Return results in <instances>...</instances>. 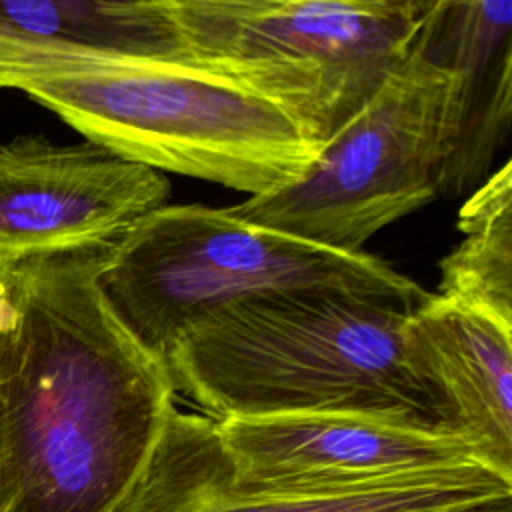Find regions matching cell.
Instances as JSON below:
<instances>
[{
	"label": "cell",
	"mask_w": 512,
	"mask_h": 512,
	"mask_svg": "<svg viewBox=\"0 0 512 512\" xmlns=\"http://www.w3.org/2000/svg\"><path fill=\"white\" fill-rule=\"evenodd\" d=\"M214 422L230 476L246 486H330L478 462L470 446L452 434L362 414L232 416Z\"/></svg>",
	"instance_id": "obj_9"
},
{
	"label": "cell",
	"mask_w": 512,
	"mask_h": 512,
	"mask_svg": "<svg viewBox=\"0 0 512 512\" xmlns=\"http://www.w3.org/2000/svg\"><path fill=\"white\" fill-rule=\"evenodd\" d=\"M512 0H450L424 26L426 52L466 78V116L440 194L484 178L510 132Z\"/></svg>",
	"instance_id": "obj_11"
},
{
	"label": "cell",
	"mask_w": 512,
	"mask_h": 512,
	"mask_svg": "<svg viewBox=\"0 0 512 512\" xmlns=\"http://www.w3.org/2000/svg\"><path fill=\"white\" fill-rule=\"evenodd\" d=\"M12 260H4V258H0V278H2V272H4V268L10 264Z\"/></svg>",
	"instance_id": "obj_16"
},
{
	"label": "cell",
	"mask_w": 512,
	"mask_h": 512,
	"mask_svg": "<svg viewBox=\"0 0 512 512\" xmlns=\"http://www.w3.org/2000/svg\"><path fill=\"white\" fill-rule=\"evenodd\" d=\"M0 36L196 64L172 24L140 0H0Z\"/></svg>",
	"instance_id": "obj_12"
},
{
	"label": "cell",
	"mask_w": 512,
	"mask_h": 512,
	"mask_svg": "<svg viewBox=\"0 0 512 512\" xmlns=\"http://www.w3.org/2000/svg\"><path fill=\"white\" fill-rule=\"evenodd\" d=\"M446 512H512V494H504L480 504H472L466 508H456V510H446Z\"/></svg>",
	"instance_id": "obj_15"
},
{
	"label": "cell",
	"mask_w": 512,
	"mask_h": 512,
	"mask_svg": "<svg viewBox=\"0 0 512 512\" xmlns=\"http://www.w3.org/2000/svg\"><path fill=\"white\" fill-rule=\"evenodd\" d=\"M462 240L440 260L438 296L512 326V168L506 160L458 212Z\"/></svg>",
	"instance_id": "obj_13"
},
{
	"label": "cell",
	"mask_w": 512,
	"mask_h": 512,
	"mask_svg": "<svg viewBox=\"0 0 512 512\" xmlns=\"http://www.w3.org/2000/svg\"><path fill=\"white\" fill-rule=\"evenodd\" d=\"M0 88L130 160L250 196L292 184L320 150L280 104L200 64L0 36Z\"/></svg>",
	"instance_id": "obj_3"
},
{
	"label": "cell",
	"mask_w": 512,
	"mask_h": 512,
	"mask_svg": "<svg viewBox=\"0 0 512 512\" xmlns=\"http://www.w3.org/2000/svg\"><path fill=\"white\" fill-rule=\"evenodd\" d=\"M338 2L364 6V8L386 10V12H398V14L428 20L438 10H442L450 0H338Z\"/></svg>",
	"instance_id": "obj_14"
},
{
	"label": "cell",
	"mask_w": 512,
	"mask_h": 512,
	"mask_svg": "<svg viewBox=\"0 0 512 512\" xmlns=\"http://www.w3.org/2000/svg\"><path fill=\"white\" fill-rule=\"evenodd\" d=\"M402 360L434 396L444 430L512 480V326L430 294L408 312Z\"/></svg>",
	"instance_id": "obj_10"
},
{
	"label": "cell",
	"mask_w": 512,
	"mask_h": 512,
	"mask_svg": "<svg viewBox=\"0 0 512 512\" xmlns=\"http://www.w3.org/2000/svg\"><path fill=\"white\" fill-rule=\"evenodd\" d=\"M504 494L512 480L478 462L330 486L238 484L216 422L174 406L114 512H446Z\"/></svg>",
	"instance_id": "obj_7"
},
{
	"label": "cell",
	"mask_w": 512,
	"mask_h": 512,
	"mask_svg": "<svg viewBox=\"0 0 512 512\" xmlns=\"http://www.w3.org/2000/svg\"><path fill=\"white\" fill-rule=\"evenodd\" d=\"M98 282L122 324L160 356L218 308L266 290L342 286L414 308L430 296L374 254L326 248L202 204H164L140 218L108 248Z\"/></svg>",
	"instance_id": "obj_4"
},
{
	"label": "cell",
	"mask_w": 512,
	"mask_h": 512,
	"mask_svg": "<svg viewBox=\"0 0 512 512\" xmlns=\"http://www.w3.org/2000/svg\"><path fill=\"white\" fill-rule=\"evenodd\" d=\"M164 172L96 142L0 144V258L112 246L166 204Z\"/></svg>",
	"instance_id": "obj_8"
},
{
	"label": "cell",
	"mask_w": 512,
	"mask_h": 512,
	"mask_svg": "<svg viewBox=\"0 0 512 512\" xmlns=\"http://www.w3.org/2000/svg\"><path fill=\"white\" fill-rule=\"evenodd\" d=\"M110 246L12 260L0 278V512H114L176 390L116 316Z\"/></svg>",
	"instance_id": "obj_1"
},
{
	"label": "cell",
	"mask_w": 512,
	"mask_h": 512,
	"mask_svg": "<svg viewBox=\"0 0 512 512\" xmlns=\"http://www.w3.org/2000/svg\"><path fill=\"white\" fill-rule=\"evenodd\" d=\"M410 310L342 286L266 290L188 328L164 360L174 390L212 420L340 412L448 434L402 360Z\"/></svg>",
	"instance_id": "obj_2"
},
{
	"label": "cell",
	"mask_w": 512,
	"mask_h": 512,
	"mask_svg": "<svg viewBox=\"0 0 512 512\" xmlns=\"http://www.w3.org/2000/svg\"><path fill=\"white\" fill-rule=\"evenodd\" d=\"M466 78L426 52L408 56L288 186L228 210L308 242L364 252L384 226L440 196L466 116Z\"/></svg>",
	"instance_id": "obj_5"
},
{
	"label": "cell",
	"mask_w": 512,
	"mask_h": 512,
	"mask_svg": "<svg viewBox=\"0 0 512 512\" xmlns=\"http://www.w3.org/2000/svg\"><path fill=\"white\" fill-rule=\"evenodd\" d=\"M428 20L290 0L252 16L170 24L196 64L274 100L322 146L408 56Z\"/></svg>",
	"instance_id": "obj_6"
}]
</instances>
